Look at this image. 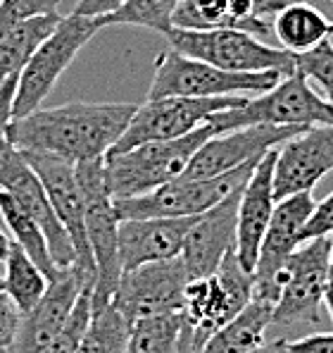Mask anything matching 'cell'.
<instances>
[{
  "label": "cell",
  "mask_w": 333,
  "mask_h": 353,
  "mask_svg": "<svg viewBox=\"0 0 333 353\" xmlns=\"http://www.w3.org/2000/svg\"><path fill=\"white\" fill-rule=\"evenodd\" d=\"M136 103L74 101L55 108H36L8 127V141L19 150L48 153L69 163L100 160L136 112Z\"/></svg>",
  "instance_id": "cell-1"
},
{
  "label": "cell",
  "mask_w": 333,
  "mask_h": 353,
  "mask_svg": "<svg viewBox=\"0 0 333 353\" xmlns=\"http://www.w3.org/2000/svg\"><path fill=\"white\" fill-rule=\"evenodd\" d=\"M212 134L215 127L205 122L184 137L148 141L122 153H107L103 158V170H105V184L112 199H131L179 179L195 150Z\"/></svg>",
  "instance_id": "cell-2"
},
{
  "label": "cell",
  "mask_w": 333,
  "mask_h": 353,
  "mask_svg": "<svg viewBox=\"0 0 333 353\" xmlns=\"http://www.w3.org/2000/svg\"><path fill=\"white\" fill-rule=\"evenodd\" d=\"M207 122L215 134L250 124H283V127H314L333 124V103L310 88V81L295 67L290 74L281 77L269 91L257 98H248L241 105L215 112Z\"/></svg>",
  "instance_id": "cell-3"
},
{
  "label": "cell",
  "mask_w": 333,
  "mask_h": 353,
  "mask_svg": "<svg viewBox=\"0 0 333 353\" xmlns=\"http://www.w3.org/2000/svg\"><path fill=\"white\" fill-rule=\"evenodd\" d=\"M253 301V272L228 251L217 270L205 277L191 279L184 296V325L191 336V349L197 353L217 330L238 315Z\"/></svg>",
  "instance_id": "cell-4"
},
{
  "label": "cell",
  "mask_w": 333,
  "mask_h": 353,
  "mask_svg": "<svg viewBox=\"0 0 333 353\" xmlns=\"http://www.w3.org/2000/svg\"><path fill=\"white\" fill-rule=\"evenodd\" d=\"M76 179L83 196V227L96 261V284L91 289V308L110 303L114 287L122 277V263L117 251L119 215L114 199L105 184V170L100 160L76 163Z\"/></svg>",
  "instance_id": "cell-5"
},
{
  "label": "cell",
  "mask_w": 333,
  "mask_h": 353,
  "mask_svg": "<svg viewBox=\"0 0 333 353\" xmlns=\"http://www.w3.org/2000/svg\"><path fill=\"white\" fill-rule=\"evenodd\" d=\"M100 31L98 19L79 17L69 12L67 17H60L55 29L36 46V50L29 55L27 65L22 67L17 77V91L12 103V119L29 115L31 110L43 105V101L50 96L57 79L67 72V67L74 62L81 48Z\"/></svg>",
  "instance_id": "cell-6"
},
{
  "label": "cell",
  "mask_w": 333,
  "mask_h": 353,
  "mask_svg": "<svg viewBox=\"0 0 333 353\" xmlns=\"http://www.w3.org/2000/svg\"><path fill=\"white\" fill-rule=\"evenodd\" d=\"M171 50L189 58L210 62L228 72H267L277 70L290 74L295 70V55L283 48L267 46L262 39L241 29H174L166 31Z\"/></svg>",
  "instance_id": "cell-7"
},
{
  "label": "cell",
  "mask_w": 333,
  "mask_h": 353,
  "mask_svg": "<svg viewBox=\"0 0 333 353\" xmlns=\"http://www.w3.org/2000/svg\"><path fill=\"white\" fill-rule=\"evenodd\" d=\"M281 72H228L176 50H164L155 60V77L145 101L166 96L212 98V96H246L269 91L281 79Z\"/></svg>",
  "instance_id": "cell-8"
},
{
  "label": "cell",
  "mask_w": 333,
  "mask_h": 353,
  "mask_svg": "<svg viewBox=\"0 0 333 353\" xmlns=\"http://www.w3.org/2000/svg\"><path fill=\"white\" fill-rule=\"evenodd\" d=\"M259 160L233 168L207 179H174L148 194L131 199H114L119 220H140V217H195L207 208L217 205L231 191L246 186Z\"/></svg>",
  "instance_id": "cell-9"
},
{
  "label": "cell",
  "mask_w": 333,
  "mask_h": 353,
  "mask_svg": "<svg viewBox=\"0 0 333 353\" xmlns=\"http://www.w3.org/2000/svg\"><path fill=\"white\" fill-rule=\"evenodd\" d=\"M331 258V234L307 239L283 265V284L274 303L272 327L300 330L321 323L324 282Z\"/></svg>",
  "instance_id": "cell-10"
},
{
  "label": "cell",
  "mask_w": 333,
  "mask_h": 353,
  "mask_svg": "<svg viewBox=\"0 0 333 353\" xmlns=\"http://www.w3.org/2000/svg\"><path fill=\"white\" fill-rule=\"evenodd\" d=\"M246 96H212V98H186L166 96L145 101L136 108L131 122L124 134L110 148V153H122L148 141H166V139L184 137L205 124L215 112L246 103Z\"/></svg>",
  "instance_id": "cell-11"
},
{
  "label": "cell",
  "mask_w": 333,
  "mask_h": 353,
  "mask_svg": "<svg viewBox=\"0 0 333 353\" xmlns=\"http://www.w3.org/2000/svg\"><path fill=\"white\" fill-rule=\"evenodd\" d=\"M191 277L181 256L124 270L110 303L129 325L150 315L181 313Z\"/></svg>",
  "instance_id": "cell-12"
},
{
  "label": "cell",
  "mask_w": 333,
  "mask_h": 353,
  "mask_svg": "<svg viewBox=\"0 0 333 353\" xmlns=\"http://www.w3.org/2000/svg\"><path fill=\"white\" fill-rule=\"evenodd\" d=\"M0 189L8 191L14 203L41 227L57 268H72L76 263L74 243L55 215L39 174L31 170L22 150L12 146L8 139L0 141Z\"/></svg>",
  "instance_id": "cell-13"
},
{
  "label": "cell",
  "mask_w": 333,
  "mask_h": 353,
  "mask_svg": "<svg viewBox=\"0 0 333 353\" xmlns=\"http://www.w3.org/2000/svg\"><path fill=\"white\" fill-rule=\"evenodd\" d=\"M316 201L310 191L286 196L277 201L272 220L264 232L262 246L257 253V263L253 268V299L277 303L283 284V265L288 256L303 243V227L310 220Z\"/></svg>",
  "instance_id": "cell-14"
},
{
  "label": "cell",
  "mask_w": 333,
  "mask_h": 353,
  "mask_svg": "<svg viewBox=\"0 0 333 353\" xmlns=\"http://www.w3.org/2000/svg\"><path fill=\"white\" fill-rule=\"evenodd\" d=\"M22 153L31 165V170L39 174L55 215L60 217L72 243H74L76 272L81 274L83 284L93 289V284H96V261H93L91 246H88L86 239V227H83V196L79 179H76V165L48 153H29V150H22Z\"/></svg>",
  "instance_id": "cell-15"
},
{
  "label": "cell",
  "mask_w": 333,
  "mask_h": 353,
  "mask_svg": "<svg viewBox=\"0 0 333 353\" xmlns=\"http://www.w3.org/2000/svg\"><path fill=\"white\" fill-rule=\"evenodd\" d=\"M307 127H283V124H250V127L228 129L222 134H212L195 155L191 158L189 168L184 170L181 179H207L233 168L259 160L267 150L281 146L303 132Z\"/></svg>",
  "instance_id": "cell-16"
},
{
  "label": "cell",
  "mask_w": 333,
  "mask_h": 353,
  "mask_svg": "<svg viewBox=\"0 0 333 353\" xmlns=\"http://www.w3.org/2000/svg\"><path fill=\"white\" fill-rule=\"evenodd\" d=\"M333 172V124H314L277 146L274 160V199L314 191Z\"/></svg>",
  "instance_id": "cell-17"
},
{
  "label": "cell",
  "mask_w": 333,
  "mask_h": 353,
  "mask_svg": "<svg viewBox=\"0 0 333 353\" xmlns=\"http://www.w3.org/2000/svg\"><path fill=\"white\" fill-rule=\"evenodd\" d=\"M238 199L241 189L193 217L181 248V261L191 279L212 274L228 251H236Z\"/></svg>",
  "instance_id": "cell-18"
},
{
  "label": "cell",
  "mask_w": 333,
  "mask_h": 353,
  "mask_svg": "<svg viewBox=\"0 0 333 353\" xmlns=\"http://www.w3.org/2000/svg\"><path fill=\"white\" fill-rule=\"evenodd\" d=\"M83 289H86V284H83L74 265L62 268L57 277L48 282L43 299L29 313L22 315L17 336H14L8 353H43L45 346L55 339V334L67 323Z\"/></svg>",
  "instance_id": "cell-19"
},
{
  "label": "cell",
  "mask_w": 333,
  "mask_h": 353,
  "mask_svg": "<svg viewBox=\"0 0 333 353\" xmlns=\"http://www.w3.org/2000/svg\"><path fill=\"white\" fill-rule=\"evenodd\" d=\"M274 160H277V148L267 150L259 158L250 179L241 189V199H238L236 256L248 272H253L255 263H257L264 232H267L274 205H277V199H274Z\"/></svg>",
  "instance_id": "cell-20"
},
{
  "label": "cell",
  "mask_w": 333,
  "mask_h": 353,
  "mask_svg": "<svg viewBox=\"0 0 333 353\" xmlns=\"http://www.w3.org/2000/svg\"><path fill=\"white\" fill-rule=\"evenodd\" d=\"M193 217H140L122 220L117 232L119 263L124 270L181 256Z\"/></svg>",
  "instance_id": "cell-21"
},
{
  "label": "cell",
  "mask_w": 333,
  "mask_h": 353,
  "mask_svg": "<svg viewBox=\"0 0 333 353\" xmlns=\"http://www.w3.org/2000/svg\"><path fill=\"white\" fill-rule=\"evenodd\" d=\"M274 305L253 299L238 315L224 323L197 353H246L264 344L267 330L272 327Z\"/></svg>",
  "instance_id": "cell-22"
},
{
  "label": "cell",
  "mask_w": 333,
  "mask_h": 353,
  "mask_svg": "<svg viewBox=\"0 0 333 353\" xmlns=\"http://www.w3.org/2000/svg\"><path fill=\"white\" fill-rule=\"evenodd\" d=\"M272 31L281 43V48L293 55L307 53L316 43L333 36L331 22L310 3H295L290 8L281 10L274 17Z\"/></svg>",
  "instance_id": "cell-23"
},
{
  "label": "cell",
  "mask_w": 333,
  "mask_h": 353,
  "mask_svg": "<svg viewBox=\"0 0 333 353\" xmlns=\"http://www.w3.org/2000/svg\"><path fill=\"white\" fill-rule=\"evenodd\" d=\"M171 27L174 29H241L257 39H267L272 34L267 19L248 17V19H231L226 10V0H179L171 12Z\"/></svg>",
  "instance_id": "cell-24"
},
{
  "label": "cell",
  "mask_w": 333,
  "mask_h": 353,
  "mask_svg": "<svg viewBox=\"0 0 333 353\" xmlns=\"http://www.w3.org/2000/svg\"><path fill=\"white\" fill-rule=\"evenodd\" d=\"M3 272H0V289L14 301L19 313H29L48 289V277L41 272V268L24 253L22 246L10 243V251L5 256Z\"/></svg>",
  "instance_id": "cell-25"
},
{
  "label": "cell",
  "mask_w": 333,
  "mask_h": 353,
  "mask_svg": "<svg viewBox=\"0 0 333 353\" xmlns=\"http://www.w3.org/2000/svg\"><path fill=\"white\" fill-rule=\"evenodd\" d=\"M60 12H43L24 19L17 24L3 41H0V84L10 77L19 74L22 67L27 65L29 55L36 50V46L55 29Z\"/></svg>",
  "instance_id": "cell-26"
},
{
  "label": "cell",
  "mask_w": 333,
  "mask_h": 353,
  "mask_svg": "<svg viewBox=\"0 0 333 353\" xmlns=\"http://www.w3.org/2000/svg\"><path fill=\"white\" fill-rule=\"evenodd\" d=\"M0 217H3L8 232L12 234L10 239H12L17 246L24 248V253H27L31 261L39 265L41 272L48 277V282H50V279H55L57 272H60L62 268H57L53 256H50L48 241H45L41 227L36 225L27 212L14 203L12 196H10L8 191H3V189H0Z\"/></svg>",
  "instance_id": "cell-27"
},
{
  "label": "cell",
  "mask_w": 333,
  "mask_h": 353,
  "mask_svg": "<svg viewBox=\"0 0 333 353\" xmlns=\"http://www.w3.org/2000/svg\"><path fill=\"white\" fill-rule=\"evenodd\" d=\"M184 315L166 313L140 318L129 327L124 353H179Z\"/></svg>",
  "instance_id": "cell-28"
},
{
  "label": "cell",
  "mask_w": 333,
  "mask_h": 353,
  "mask_svg": "<svg viewBox=\"0 0 333 353\" xmlns=\"http://www.w3.org/2000/svg\"><path fill=\"white\" fill-rule=\"evenodd\" d=\"M129 327L112 303L91 308V320L74 353H124Z\"/></svg>",
  "instance_id": "cell-29"
},
{
  "label": "cell",
  "mask_w": 333,
  "mask_h": 353,
  "mask_svg": "<svg viewBox=\"0 0 333 353\" xmlns=\"http://www.w3.org/2000/svg\"><path fill=\"white\" fill-rule=\"evenodd\" d=\"M179 0H124L119 10L107 17H100L98 24L114 27V24H131V27H145L166 34L171 29V12Z\"/></svg>",
  "instance_id": "cell-30"
},
{
  "label": "cell",
  "mask_w": 333,
  "mask_h": 353,
  "mask_svg": "<svg viewBox=\"0 0 333 353\" xmlns=\"http://www.w3.org/2000/svg\"><path fill=\"white\" fill-rule=\"evenodd\" d=\"M88 320H91V289L86 287L79 294V301H76L74 310L69 313L67 323L62 325V330L55 334V339L45 346L43 353H74L83 332H86Z\"/></svg>",
  "instance_id": "cell-31"
},
{
  "label": "cell",
  "mask_w": 333,
  "mask_h": 353,
  "mask_svg": "<svg viewBox=\"0 0 333 353\" xmlns=\"http://www.w3.org/2000/svg\"><path fill=\"white\" fill-rule=\"evenodd\" d=\"M295 67L326 91L329 101H333V43L331 39H324L310 48L307 53L295 55Z\"/></svg>",
  "instance_id": "cell-32"
},
{
  "label": "cell",
  "mask_w": 333,
  "mask_h": 353,
  "mask_svg": "<svg viewBox=\"0 0 333 353\" xmlns=\"http://www.w3.org/2000/svg\"><path fill=\"white\" fill-rule=\"evenodd\" d=\"M43 12H57V0H3L0 3V41L24 19Z\"/></svg>",
  "instance_id": "cell-33"
},
{
  "label": "cell",
  "mask_w": 333,
  "mask_h": 353,
  "mask_svg": "<svg viewBox=\"0 0 333 353\" xmlns=\"http://www.w3.org/2000/svg\"><path fill=\"white\" fill-rule=\"evenodd\" d=\"M329 234H333V191L326 196L324 201L314 203V210H312L310 220L305 222L300 239L307 241V239L329 236Z\"/></svg>",
  "instance_id": "cell-34"
},
{
  "label": "cell",
  "mask_w": 333,
  "mask_h": 353,
  "mask_svg": "<svg viewBox=\"0 0 333 353\" xmlns=\"http://www.w3.org/2000/svg\"><path fill=\"white\" fill-rule=\"evenodd\" d=\"M19 323H22V313L14 305V301L0 289V351H8L12 346Z\"/></svg>",
  "instance_id": "cell-35"
},
{
  "label": "cell",
  "mask_w": 333,
  "mask_h": 353,
  "mask_svg": "<svg viewBox=\"0 0 333 353\" xmlns=\"http://www.w3.org/2000/svg\"><path fill=\"white\" fill-rule=\"evenodd\" d=\"M288 353H333V332H316L288 341Z\"/></svg>",
  "instance_id": "cell-36"
},
{
  "label": "cell",
  "mask_w": 333,
  "mask_h": 353,
  "mask_svg": "<svg viewBox=\"0 0 333 353\" xmlns=\"http://www.w3.org/2000/svg\"><path fill=\"white\" fill-rule=\"evenodd\" d=\"M17 77H10L0 84V141L8 137V127L12 122V103H14V91H17Z\"/></svg>",
  "instance_id": "cell-37"
},
{
  "label": "cell",
  "mask_w": 333,
  "mask_h": 353,
  "mask_svg": "<svg viewBox=\"0 0 333 353\" xmlns=\"http://www.w3.org/2000/svg\"><path fill=\"white\" fill-rule=\"evenodd\" d=\"M122 3H124V0H79L72 12L79 14V17L100 19V17L112 14L114 10H119V5H122Z\"/></svg>",
  "instance_id": "cell-38"
},
{
  "label": "cell",
  "mask_w": 333,
  "mask_h": 353,
  "mask_svg": "<svg viewBox=\"0 0 333 353\" xmlns=\"http://www.w3.org/2000/svg\"><path fill=\"white\" fill-rule=\"evenodd\" d=\"M295 3H305V0H253V14L262 19L277 17L281 10L290 8Z\"/></svg>",
  "instance_id": "cell-39"
},
{
  "label": "cell",
  "mask_w": 333,
  "mask_h": 353,
  "mask_svg": "<svg viewBox=\"0 0 333 353\" xmlns=\"http://www.w3.org/2000/svg\"><path fill=\"white\" fill-rule=\"evenodd\" d=\"M226 10L231 19L253 17V0H226Z\"/></svg>",
  "instance_id": "cell-40"
},
{
  "label": "cell",
  "mask_w": 333,
  "mask_h": 353,
  "mask_svg": "<svg viewBox=\"0 0 333 353\" xmlns=\"http://www.w3.org/2000/svg\"><path fill=\"white\" fill-rule=\"evenodd\" d=\"M324 305L329 308V315L333 320V234H331V258L326 268V282H324Z\"/></svg>",
  "instance_id": "cell-41"
},
{
  "label": "cell",
  "mask_w": 333,
  "mask_h": 353,
  "mask_svg": "<svg viewBox=\"0 0 333 353\" xmlns=\"http://www.w3.org/2000/svg\"><path fill=\"white\" fill-rule=\"evenodd\" d=\"M246 353H288V339H274V341H264L257 349H250Z\"/></svg>",
  "instance_id": "cell-42"
},
{
  "label": "cell",
  "mask_w": 333,
  "mask_h": 353,
  "mask_svg": "<svg viewBox=\"0 0 333 353\" xmlns=\"http://www.w3.org/2000/svg\"><path fill=\"white\" fill-rule=\"evenodd\" d=\"M10 243H12V239H10L8 234H5L3 230H0V263H3V261H5V256H8Z\"/></svg>",
  "instance_id": "cell-43"
},
{
  "label": "cell",
  "mask_w": 333,
  "mask_h": 353,
  "mask_svg": "<svg viewBox=\"0 0 333 353\" xmlns=\"http://www.w3.org/2000/svg\"><path fill=\"white\" fill-rule=\"evenodd\" d=\"M331 34H333V22H331Z\"/></svg>",
  "instance_id": "cell-44"
},
{
  "label": "cell",
  "mask_w": 333,
  "mask_h": 353,
  "mask_svg": "<svg viewBox=\"0 0 333 353\" xmlns=\"http://www.w3.org/2000/svg\"><path fill=\"white\" fill-rule=\"evenodd\" d=\"M0 353H8V351H0Z\"/></svg>",
  "instance_id": "cell-45"
},
{
  "label": "cell",
  "mask_w": 333,
  "mask_h": 353,
  "mask_svg": "<svg viewBox=\"0 0 333 353\" xmlns=\"http://www.w3.org/2000/svg\"><path fill=\"white\" fill-rule=\"evenodd\" d=\"M57 3H60V0H57Z\"/></svg>",
  "instance_id": "cell-46"
},
{
  "label": "cell",
  "mask_w": 333,
  "mask_h": 353,
  "mask_svg": "<svg viewBox=\"0 0 333 353\" xmlns=\"http://www.w3.org/2000/svg\"><path fill=\"white\" fill-rule=\"evenodd\" d=\"M0 3H3V0H0Z\"/></svg>",
  "instance_id": "cell-47"
},
{
  "label": "cell",
  "mask_w": 333,
  "mask_h": 353,
  "mask_svg": "<svg viewBox=\"0 0 333 353\" xmlns=\"http://www.w3.org/2000/svg\"><path fill=\"white\" fill-rule=\"evenodd\" d=\"M331 3H333V0H331Z\"/></svg>",
  "instance_id": "cell-48"
},
{
  "label": "cell",
  "mask_w": 333,
  "mask_h": 353,
  "mask_svg": "<svg viewBox=\"0 0 333 353\" xmlns=\"http://www.w3.org/2000/svg\"><path fill=\"white\" fill-rule=\"evenodd\" d=\"M331 103H333V101H331Z\"/></svg>",
  "instance_id": "cell-49"
}]
</instances>
